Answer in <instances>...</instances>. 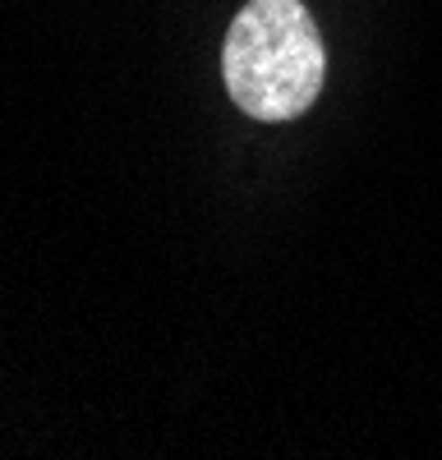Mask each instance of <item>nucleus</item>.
I'll return each instance as SVG.
<instances>
[{"instance_id":"f257e3e1","label":"nucleus","mask_w":442,"mask_h":460,"mask_svg":"<svg viewBox=\"0 0 442 460\" xmlns=\"http://www.w3.org/2000/svg\"><path fill=\"white\" fill-rule=\"evenodd\" d=\"M231 102L253 120H295L323 88L327 47L300 0H249L221 51Z\"/></svg>"}]
</instances>
